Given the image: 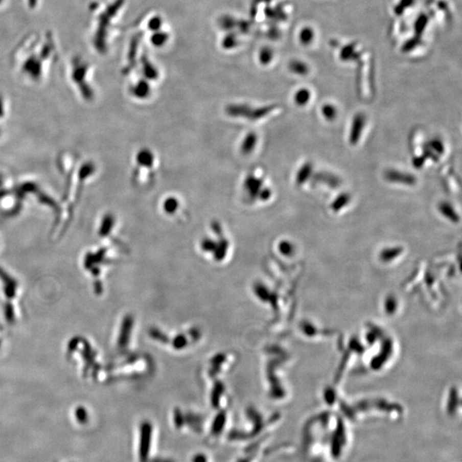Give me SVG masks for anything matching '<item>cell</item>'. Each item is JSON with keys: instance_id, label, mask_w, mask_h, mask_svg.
<instances>
[{"instance_id": "17", "label": "cell", "mask_w": 462, "mask_h": 462, "mask_svg": "<svg viewBox=\"0 0 462 462\" xmlns=\"http://www.w3.org/2000/svg\"><path fill=\"white\" fill-rule=\"evenodd\" d=\"M271 195H272V192H271V189H268V188H264L260 192L258 199L262 200V201H266V200H269L271 197Z\"/></svg>"}, {"instance_id": "2", "label": "cell", "mask_w": 462, "mask_h": 462, "mask_svg": "<svg viewBox=\"0 0 462 462\" xmlns=\"http://www.w3.org/2000/svg\"><path fill=\"white\" fill-rule=\"evenodd\" d=\"M384 178L393 183H401L407 186H413L417 182V179L412 174L405 173L394 169H389L384 172Z\"/></svg>"}, {"instance_id": "5", "label": "cell", "mask_w": 462, "mask_h": 462, "mask_svg": "<svg viewBox=\"0 0 462 462\" xmlns=\"http://www.w3.org/2000/svg\"><path fill=\"white\" fill-rule=\"evenodd\" d=\"M445 151L444 145L442 141L439 139L431 140L427 144V147L425 150V157L426 158H431L433 160H437L439 156L443 155Z\"/></svg>"}, {"instance_id": "13", "label": "cell", "mask_w": 462, "mask_h": 462, "mask_svg": "<svg viewBox=\"0 0 462 462\" xmlns=\"http://www.w3.org/2000/svg\"><path fill=\"white\" fill-rule=\"evenodd\" d=\"M163 208L167 214L172 215L174 213H176L179 208L178 200L175 197L167 198L164 202Z\"/></svg>"}, {"instance_id": "8", "label": "cell", "mask_w": 462, "mask_h": 462, "mask_svg": "<svg viewBox=\"0 0 462 462\" xmlns=\"http://www.w3.org/2000/svg\"><path fill=\"white\" fill-rule=\"evenodd\" d=\"M313 173V166L310 163H305L303 166L299 169V171L297 172L296 176H295V181L297 185L302 186L305 182L308 181V179L310 178Z\"/></svg>"}, {"instance_id": "19", "label": "cell", "mask_w": 462, "mask_h": 462, "mask_svg": "<svg viewBox=\"0 0 462 462\" xmlns=\"http://www.w3.org/2000/svg\"><path fill=\"white\" fill-rule=\"evenodd\" d=\"M6 0H0V8L1 7H3L5 6V4H6Z\"/></svg>"}, {"instance_id": "12", "label": "cell", "mask_w": 462, "mask_h": 462, "mask_svg": "<svg viewBox=\"0 0 462 462\" xmlns=\"http://www.w3.org/2000/svg\"><path fill=\"white\" fill-rule=\"evenodd\" d=\"M311 99V94L307 88H302L297 91L294 95V102L299 106H304L309 102Z\"/></svg>"}, {"instance_id": "14", "label": "cell", "mask_w": 462, "mask_h": 462, "mask_svg": "<svg viewBox=\"0 0 462 462\" xmlns=\"http://www.w3.org/2000/svg\"><path fill=\"white\" fill-rule=\"evenodd\" d=\"M322 114H323L324 118L326 119V120H328V121H332L334 119H336V115H337V110H336V108L333 105H331V104H326V105H324L322 106Z\"/></svg>"}, {"instance_id": "18", "label": "cell", "mask_w": 462, "mask_h": 462, "mask_svg": "<svg viewBox=\"0 0 462 462\" xmlns=\"http://www.w3.org/2000/svg\"><path fill=\"white\" fill-rule=\"evenodd\" d=\"M426 158L425 156H418V157H415L412 159V164H413V166H415L416 168H421L425 163H426Z\"/></svg>"}, {"instance_id": "15", "label": "cell", "mask_w": 462, "mask_h": 462, "mask_svg": "<svg viewBox=\"0 0 462 462\" xmlns=\"http://www.w3.org/2000/svg\"><path fill=\"white\" fill-rule=\"evenodd\" d=\"M134 95H135V97L139 98V99H144L147 97V95H149L148 85L145 82L139 83L136 87H134Z\"/></svg>"}, {"instance_id": "10", "label": "cell", "mask_w": 462, "mask_h": 462, "mask_svg": "<svg viewBox=\"0 0 462 462\" xmlns=\"http://www.w3.org/2000/svg\"><path fill=\"white\" fill-rule=\"evenodd\" d=\"M438 209L439 211H440V213H441L445 218H448V219L452 221V222H454V223L459 222V215L457 214L456 211L454 210V207L452 206L451 204H449V202L440 203L438 205Z\"/></svg>"}, {"instance_id": "11", "label": "cell", "mask_w": 462, "mask_h": 462, "mask_svg": "<svg viewBox=\"0 0 462 462\" xmlns=\"http://www.w3.org/2000/svg\"><path fill=\"white\" fill-rule=\"evenodd\" d=\"M350 200H351V196H350V194L342 193V194L339 195L335 199L333 202L331 203V210L333 211L334 213H337L339 211H341L342 208L349 205Z\"/></svg>"}, {"instance_id": "3", "label": "cell", "mask_w": 462, "mask_h": 462, "mask_svg": "<svg viewBox=\"0 0 462 462\" xmlns=\"http://www.w3.org/2000/svg\"><path fill=\"white\" fill-rule=\"evenodd\" d=\"M263 179L253 174H249L244 181V189L251 200L259 197L260 192L265 187L263 185Z\"/></svg>"}, {"instance_id": "9", "label": "cell", "mask_w": 462, "mask_h": 462, "mask_svg": "<svg viewBox=\"0 0 462 462\" xmlns=\"http://www.w3.org/2000/svg\"><path fill=\"white\" fill-rule=\"evenodd\" d=\"M314 179H315L316 181L326 183L327 186L333 188V189L338 188L340 186V184H341V181H340V179L337 176L329 173L316 174L315 176H314Z\"/></svg>"}, {"instance_id": "6", "label": "cell", "mask_w": 462, "mask_h": 462, "mask_svg": "<svg viewBox=\"0 0 462 462\" xmlns=\"http://www.w3.org/2000/svg\"><path fill=\"white\" fill-rule=\"evenodd\" d=\"M154 155L152 153V151L147 148H143L140 150V152L137 153L136 161L139 166L145 168H152L154 164Z\"/></svg>"}, {"instance_id": "4", "label": "cell", "mask_w": 462, "mask_h": 462, "mask_svg": "<svg viewBox=\"0 0 462 462\" xmlns=\"http://www.w3.org/2000/svg\"><path fill=\"white\" fill-rule=\"evenodd\" d=\"M365 125V115L363 113H358L353 119L350 132V144L355 146L360 141Z\"/></svg>"}, {"instance_id": "1", "label": "cell", "mask_w": 462, "mask_h": 462, "mask_svg": "<svg viewBox=\"0 0 462 462\" xmlns=\"http://www.w3.org/2000/svg\"><path fill=\"white\" fill-rule=\"evenodd\" d=\"M58 55V42L53 32H36L24 37L16 45L12 59L24 76L39 80L57 62Z\"/></svg>"}, {"instance_id": "7", "label": "cell", "mask_w": 462, "mask_h": 462, "mask_svg": "<svg viewBox=\"0 0 462 462\" xmlns=\"http://www.w3.org/2000/svg\"><path fill=\"white\" fill-rule=\"evenodd\" d=\"M258 136L257 134L251 132L245 136L243 142H242V146H241V152L244 155H248L250 153H252V151L255 149V147L257 146Z\"/></svg>"}, {"instance_id": "16", "label": "cell", "mask_w": 462, "mask_h": 462, "mask_svg": "<svg viewBox=\"0 0 462 462\" xmlns=\"http://www.w3.org/2000/svg\"><path fill=\"white\" fill-rule=\"evenodd\" d=\"M24 4L29 11H36L40 7L41 0H24Z\"/></svg>"}]
</instances>
